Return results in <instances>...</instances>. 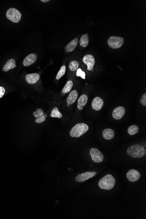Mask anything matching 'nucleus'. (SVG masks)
Masks as SVG:
<instances>
[{"mask_svg":"<svg viewBox=\"0 0 146 219\" xmlns=\"http://www.w3.org/2000/svg\"><path fill=\"white\" fill-rule=\"evenodd\" d=\"M126 177L129 181L137 182L140 178V174L139 172L134 169H131L126 174Z\"/></svg>","mask_w":146,"mask_h":219,"instance_id":"obj_10","label":"nucleus"},{"mask_svg":"<svg viewBox=\"0 0 146 219\" xmlns=\"http://www.w3.org/2000/svg\"><path fill=\"white\" fill-rule=\"evenodd\" d=\"M127 131L129 135H134L138 133L139 131V127L137 125H132L129 127Z\"/></svg>","mask_w":146,"mask_h":219,"instance_id":"obj_23","label":"nucleus"},{"mask_svg":"<svg viewBox=\"0 0 146 219\" xmlns=\"http://www.w3.org/2000/svg\"><path fill=\"white\" fill-rule=\"evenodd\" d=\"M77 76L78 77H80L83 79H85V73L80 68H78L77 70Z\"/></svg>","mask_w":146,"mask_h":219,"instance_id":"obj_26","label":"nucleus"},{"mask_svg":"<svg viewBox=\"0 0 146 219\" xmlns=\"http://www.w3.org/2000/svg\"><path fill=\"white\" fill-rule=\"evenodd\" d=\"M115 184V178L112 175L108 174L100 180L99 186L101 189L110 190L113 188Z\"/></svg>","mask_w":146,"mask_h":219,"instance_id":"obj_2","label":"nucleus"},{"mask_svg":"<svg viewBox=\"0 0 146 219\" xmlns=\"http://www.w3.org/2000/svg\"><path fill=\"white\" fill-rule=\"evenodd\" d=\"M40 78V75L37 73L28 74L26 76V81L29 84H35Z\"/></svg>","mask_w":146,"mask_h":219,"instance_id":"obj_13","label":"nucleus"},{"mask_svg":"<svg viewBox=\"0 0 146 219\" xmlns=\"http://www.w3.org/2000/svg\"><path fill=\"white\" fill-rule=\"evenodd\" d=\"M102 136L105 139L110 140L114 138L115 133L111 129H105L102 132Z\"/></svg>","mask_w":146,"mask_h":219,"instance_id":"obj_19","label":"nucleus"},{"mask_svg":"<svg viewBox=\"0 0 146 219\" xmlns=\"http://www.w3.org/2000/svg\"><path fill=\"white\" fill-rule=\"evenodd\" d=\"M90 154L93 162L95 163H100L104 159V156L100 150L96 148H91L90 150Z\"/></svg>","mask_w":146,"mask_h":219,"instance_id":"obj_6","label":"nucleus"},{"mask_svg":"<svg viewBox=\"0 0 146 219\" xmlns=\"http://www.w3.org/2000/svg\"><path fill=\"white\" fill-rule=\"evenodd\" d=\"M73 86V83L72 81L71 80H68L66 85H65V86L63 88V90H62V92L63 94H66L68 93L71 90Z\"/></svg>","mask_w":146,"mask_h":219,"instance_id":"obj_21","label":"nucleus"},{"mask_svg":"<svg viewBox=\"0 0 146 219\" xmlns=\"http://www.w3.org/2000/svg\"><path fill=\"white\" fill-rule=\"evenodd\" d=\"M89 43V35L88 33L83 35L80 37L79 43L80 46L86 47L88 45Z\"/></svg>","mask_w":146,"mask_h":219,"instance_id":"obj_20","label":"nucleus"},{"mask_svg":"<svg viewBox=\"0 0 146 219\" xmlns=\"http://www.w3.org/2000/svg\"><path fill=\"white\" fill-rule=\"evenodd\" d=\"M41 2H50V1L49 0H41Z\"/></svg>","mask_w":146,"mask_h":219,"instance_id":"obj_29","label":"nucleus"},{"mask_svg":"<svg viewBox=\"0 0 146 219\" xmlns=\"http://www.w3.org/2000/svg\"><path fill=\"white\" fill-rule=\"evenodd\" d=\"M6 16L7 19L12 22L18 23L20 22L22 15L18 9L10 8L7 11Z\"/></svg>","mask_w":146,"mask_h":219,"instance_id":"obj_4","label":"nucleus"},{"mask_svg":"<svg viewBox=\"0 0 146 219\" xmlns=\"http://www.w3.org/2000/svg\"><path fill=\"white\" fill-rule=\"evenodd\" d=\"M5 92V89L4 87L0 86V99L2 97Z\"/></svg>","mask_w":146,"mask_h":219,"instance_id":"obj_28","label":"nucleus"},{"mask_svg":"<svg viewBox=\"0 0 146 219\" xmlns=\"http://www.w3.org/2000/svg\"><path fill=\"white\" fill-rule=\"evenodd\" d=\"M125 113H126V110L124 107L118 106L113 110L112 115L114 119L119 120L124 117Z\"/></svg>","mask_w":146,"mask_h":219,"instance_id":"obj_9","label":"nucleus"},{"mask_svg":"<svg viewBox=\"0 0 146 219\" xmlns=\"http://www.w3.org/2000/svg\"><path fill=\"white\" fill-rule=\"evenodd\" d=\"M83 62L86 64L88 70L91 71L95 64V60L93 55L87 54L83 58Z\"/></svg>","mask_w":146,"mask_h":219,"instance_id":"obj_8","label":"nucleus"},{"mask_svg":"<svg viewBox=\"0 0 146 219\" xmlns=\"http://www.w3.org/2000/svg\"><path fill=\"white\" fill-rule=\"evenodd\" d=\"M51 116L52 118H61L63 115H62L61 113H60L57 107H55L53 109V110H52V111H51Z\"/></svg>","mask_w":146,"mask_h":219,"instance_id":"obj_22","label":"nucleus"},{"mask_svg":"<svg viewBox=\"0 0 146 219\" xmlns=\"http://www.w3.org/2000/svg\"><path fill=\"white\" fill-rule=\"evenodd\" d=\"M140 103L144 106H145L146 105V93L143 95L140 99Z\"/></svg>","mask_w":146,"mask_h":219,"instance_id":"obj_27","label":"nucleus"},{"mask_svg":"<svg viewBox=\"0 0 146 219\" xmlns=\"http://www.w3.org/2000/svg\"><path fill=\"white\" fill-rule=\"evenodd\" d=\"M78 97V92L76 90H74L71 91L66 100V102L68 105H71L75 103L77 100Z\"/></svg>","mask_w":146,"mask_h":219,"instance_id":"obj_16","label":"nucleus"},{"mask_svg":"<svg viewBox=\"0 0 146 219\" xmlns=\"http://www.w3.org/2000/svg\"><path fill=\"white\" fill-rule=\"evenodd\" d=\"M89 129L88 125L84 123H80L76 124L71 129L70 132V134L71 137L78 138L85 134Z\"/></svg>","mask_w":146,"mask_h":219,"instance_id":"obj_3","label":"nucleus"},{"mask_svg":"<svg viewBox=\"0 0 146 219\" xmlns=\"http://www.w3.org/2000/svg\"><path fill=\"white\" fill-rule=\"evenodd\" d=\"M66 66L63 65V66L61 67L60 71H59L57 73V75H56V80H59L60 78H61V77H63V76L65 75V72H66Z\"/></svg>","mask_w":146,"mask_h":219,"instance_id":"obj_25","label":"nucleus"},{"mask_svg":"<svg viewBox=\"0 0 146 219\" xmlns=\"http://www.w3.org/2000/svg\"><path fill=\"white\" fill-rule=\"evenodd\" d=\"M97 174L95 172H88L79 174L75 178V181L78 182H82L94 177Z\"/></svg>","mask_w":146,"mask_h":219,"instance_id":"obj_7","label":"nucleus"},{"mask_svg":"<svg viewBox=\"0 0 146 219\" xmlns=\"http://www.w3.org/2000/svg\"><path fill=\"white\" fill-rule=\"evenodd\" d=\"M88 97L86 95H82L79 97L78 100L77 108L78 110H81L83 109L84 107L86 105L88 102Z\"/></svg>","mask_w":146,"mask_h":219,"instance_id":"obj_15","label":"nucleus"},{"mask_svg":"<svg viewBox=\"0 0 146 219\" xmlns=\"http://www.w3.org/2000/svg\"><path fill=\"white\" fill-rule=\"evenodd\" d=\"M37 59V55L35 53H31L25 58L23 61V64L25 66H28L34 64Z\"/></svg>","mask_w":146,"mask_h":219,"instance_id":"obj_14","label":"nucleus"},{"mask_svg":"<svg viewBox=\"0 0 146 219\" xmlns=\"http://www.w3.org/2000/svg\"><path fill=\"white\" fill-rule=\"evenodd\" d=\"M78 38H76L72 40L70 42H69L65 47V50H66V52L69 53V52L74 51L75 49L76 48V47L77 46V45H78Z\"/></svg>","mask_w":146,"mask_h":219,"instance_id":"obj_18","label":"nucleus"},{"mask_svg":"<svg viewBox=\"0 0 146 219\" xmlns=\"http://www.w3.org/2000/svg\"><path fill=\"white\" fill-rule=\"evenodd\" d=\"M33 115L36 118V119L35 121L36 124H41L46 120V117L42 109H37L33 112Z\"/></svg>","mask_w":146,"mask_h":219,"instance_id":"obj_11","label":"nucleus"},{"mask_svg":"<svg viewBox=\"0 0 146 219\" xmlns=\"http://www.w3.org/2000/svg\"><path fill=\"white\" fill-rule=\"evenodd\" d=\"M124 43V39L122 37L112 36L108 40V44L111 48H120Z\"/></svg>","mask_w":146,"mask_h":219,"instance_id":"obj_5","label":"nucleus"},{"mask_svg":"<svg viewBox=\"0 0 146 219\" xmlns=\"http://www.w3.org/2000/svg\"><path fill=\"white\" fill-rule=\"evenodd\" d=\"M104 105V101L100 97H96L91 103L92 109L96 111H100Z\"/></svg>","mask_w":146,"mask_h":219,"instance_id":"obj_12","label":"nucleus"},{"mask_svg":"<svg viewBox=\"0 0 146 219\" xmlns=\"http://www.w3.org/2000/svg\"><path fill=\"white\" fill-rule=\"evenodd\" d=\"M126 152L129 156L139 158L143 157L145 155L146 150L143 146L139 144H134L127 149Z\"/></svg>","mask_w":146,"mask_h":219,"instance_id":"obj_1","label":"nucleus"},{"mask_svg":"<svg viewBox=\"0 0 146 219\" xmlns=\"http://www.w3.org/2000/svg\"><path fill=\"white\" fill-rule=\"evenodd\" d=\"M79 64L78 61H72L70 63L69 68L71 71H74L78 69Z\"/></svg>","mask_w":146,"mask_h":219,"instance_id":"obj_24","label":"nucleus"},{"mask_svg":"<svg viewBox=\"0 0 146 219\" xmlns=\"http://www.w3.org/2000/svg\"><path fill=\"white\" fill-rule=\"evenodd\" d=\"M16 66V61L14 59H11L7 61L6 64L3 66L2 70L3 71H8L10 70L13 69Z\"/></svg>","mask_w":146,"mask_h":219,"instance_id":"obj_17","label":"nucleus"}]
</instances>
